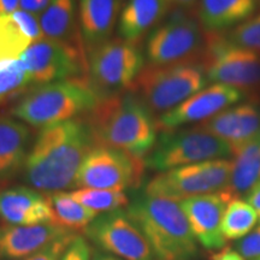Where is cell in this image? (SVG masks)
Segmentation results:
<instances>
[{
	"label": "cell",
	"instance_id": "cell-8",
	"mask_svg": "<svg viewBox=\"0 0 260 260\" xmlns=\"http://www.w3.org/2000/svg\"><path fill=\"white\" fill-rule=\"evenodd\" d=\"M232 160L216 159L162 171L146 184L151 197L181 201L198 195L218 193L229 183Z\"/></svg>",
	"mask_w": 260,
	"mask_h": 260
},
{
	"label": "cell",
	"instance_id": "cell-30",
	"mask_svg": "<svg viewBox=\"0 0 260 260\" xmlns=\"http://www.w3.org/2000/svg\"><path fill=\"white\" fill-rule=\"evenodd\" d=\"M225 37L237 46L260 53V12L237 25Z\"/></svg>",
	"mask_w": 260,
	"mask_h": 260
},
{
	"label": "cell",
	"instance_id": "cell-13",
	"mask_svg": "<svg viewBox=\"0 0 260 260\" xmlns=\"http://www.w3.org/2000/svg\"><path fill=\"white\" fill-rule=\"evenodd\" d=\"M38 84L77 79L86 70L81 45L42 38L19 56Z\"/></svg>",
	"mask_w": 260,
	"mask_h": 260
},
{
	"label": "cell",
	"instance_id": "cell-5",
	"mask_svg": "<svg viewBox=\"0 0 260 260\" xmlns=\"http://www.w3.org/2000/svg\"><path fill=\"white\" fill-rule=\"evenodd\" d=\"M207 83L206 73L200 63L149 67L140 73L132 92L152 112L165 113L200 92Z\"/></svg>",
	"mask_w": 260,
	"mask_h": 260
},
{
	"label": "cell",
	"instance_id": "cell-15",
	"mask_svg": "<svg viewBox=\"0 0 260 260\" xmlns=\"http://www.w3.org/2000/svg\"><path fill=\"white\" fill-rule=\"evenodd\" d=\"M229 198L223 191L198 195L181 200L190 229L197 241L209 251H220L226 240L222 234V220Z\"/></svg>",
	"mask_w": 260,
	"mask_h": 260
},
{
	"label": "cell",
	"instance_id": "cell-34",
	"mask_svg": "<svg viewBox=\"0 0 260 260\" xmlns=\"http://www.w3.org/2000/svg\"><path fill=\"white\" fill-rule=\"evenodd\" d=\"M61 260H90V246L88 241L80 235L75 236L74 241L70 243Z\"/></svg>",
	"mask_w": 260,
	"mask_h": 260
},
{
	"label": "cell",
	"instance_id": "cell-39",
	"mask_svg": "<svg viewBox=\"0 0 260 260\" xmlns=\"http://www.w3.org/2000/svg\"><path fill=\"white\" fill-rule=\"evenodd\" d=\"M169 5L176 6L180 10H187L197 5L198 0H165Z\"/></svg>",
	"mask_w": 260,
	"mask_h": 260
},
{
	"label": "cell",
	"instance_id": "cell-16",
	"mask_svg": "<svg viewBox=\"0 0 260 260\" xmlns=\"http://www.w3.org/2000/svg\"><path fill=\"white\" fill-rule=\"evenodd\" d=\"M236 148L260 138V106L245 103L228 107L199 125Z\"/></svg>",
	"mask_w": 260,
	"mask_h": 260
},
{
	"label": "cell",
	"instance_id": "cell-7",
	"mask_svg": "<svg viewBox=\"0 0 260 260\" xmlns=\"http://www.w3.org/2000/svg\"><path fill=\"white\" fill-rule=\"evenodd\" d=\"M201 58L207 81L214 84L235 87L247 94L260 87V53L237 46L225 35L211 32Z\"/></svg>",
	"mask_w": 260,
	"mask_h": 260
},
{
	"label": "cell",
	"instance_id": "cell-9",
	"mask_svg": "<svg viewBox=\"0 0 260 260\" xmlns=\"http://www.w3.org/2000/svg\"><path fill=\"white\" fill-rule=\"evenodd\" d=\"M90 84L103 98L119 94L133 86L144 68L138 44L112 39L89 50Z\"/></svg>",
	"mask_w": 260,
	"mask_h": 260
},
{
	"label": "cell",
	"instance_id": "cell-21",
	"mask_svg": "<svg viewBox=\"0 0 260 260\" xmlns=\"http://www.w3.org/2000/svg\"><path fill=\"white\" fill-rule=\"evenodd\" d=\"M30 132L23 123L0 117V183L10 181L24 168Z\"/></svg>",
	"mask_w": 260,
	"mask_h": 260
},
{
	"label": "cell",
	"instance_id": "cell-1",
	"mask_svg": "<svg viewBox=\"0 0 260 260\" xmlns=\"http://www.w3.org/2000/svg\"><path fill=\"white\" fill-rule=\"evenodd\" d=\"M93 138L80 118L44 126L25 159L23 178L34 189L57 193L76 187V177Z\"/></svg>",
	"mask_w": 260,
	"mask_h": 260
},
{
	"label": "cell",
	"instance_id": "cell-22",
	"mask_svg": "<svg viewBox=\"0 0 260 260\" xmlns=\"http://www.w3.org/2000/svg\"><path fill=\"white\" fill-rule=\"evenodd\" d=\"M259 0H199L198 18L205 30L219 32L254 15Z\"/></svg>",
	"mask_w": 260,
	"mask_h": 260
},
{
	"label": "cell",
	"instance_id": "cell-24",
	"mask_svg": "<svg viewBox=\"0 0 260 260\" xmlns=\"http://www.w3.org/2000/svg\"><path fill=\"white\" fill-rule=\"evenodd\" d=\"M75 17H76L75 0H50V4L40 17V25L45 38L77 44L76 35H75L76 32Z\"/></svg>",
	"mask_w": 260,
	"mask_h": 260
},
{
	"label": "cell",
	"instance_id": "cell-26",
	"mask_svg": "<svg viewBox=\"0 0 260 260\" xmlns=\"http://www.w3.org/2000/svg\"><path fill=\"white\" fill-rule=\"evenodd\" d=\"M258 222V214L246 200L234 199L228 204L222 220V234L225 240H241Z\"/></svg>",
	"mask_w": 260,
	"mask_h": 260
},
{
	"label": "cell",
	"instance_id": "cell-10",
	"mask_svg": "<svg viewBox=\"0 0 260 260\" xmlns=\"http://www.w3.org/2000/svg\"><path fill=\"white\" fill-rule=\"evenodd\" d=\"M145 168V159L119 149L95 146L81 164L76 187L124 191L141 184Z\"/></svg>",
	"mask_w": 260,
	"mask_h": 260
},
{
	"label": "cell",
	"instance_id": "cell-36",
	"mask_svg": "<svg viewBox=\"0 0 260 260\" xmlns=\"http://www.w3.org/2000/svg\"><path fill=\"white\" fill-rule=\"evenodd\" d=\"M246 201L254 209L260 219V182L252 188V190L246 195Z\"/></svg>",
	"mask_w": 260,
	"mask_h": 260
},
{
	"label": "cell",
	"instance_id": "cell-28",
	"mask_svg": "<svg viewBox=\"0 0 260 260\" xmlns=\"http://www.w3.org/2000/svg\"><path fill=\"white\" fill-rule=\"evenodd\" d=\"M30 82V75L19 58L0 61V102L22 92Z\"/></svg>",
	"mask_w": 260,
	"mask_h": 260
},
{
	"label": "cell",
	"instance_id": "cell-4",
	"mask_svg": "<svg viewBox=\"0 0 260 260\" xmlns=\"http://www.w3.org/2000/svg\"><path fill=\"white\" fill-rule=\"evenodd\" d=\"M103 96L82 79L38 84L12 109V115L32 126H47L90 111Z\"/></svg>",
	"mask_w": 260,
	"mask_h": 260
},
{
	"label": "cell",
	"instance_id": "cell-2",
	"mask_svg": "<svg viewBox=\"0 0 260 260\" xmlns=\"http://www.w3.org/2000/svg\"><path fill=\"white\" fill-rule=\"evenodd\" d=\"M95 146L144 158L157 141V121L134 92L105 96L90 110L88 122Z\"/></svg>",
	"mask_w": 260,
	"mask_h": 260
},
{
	"label": "cell",
	"instance_id": "cell-19",
	"mask_svg": "<svg viewBox=\"0 0 260 260\" xmlns=\"http://www.w3.org/2000/svg\"><path fill=\"white\" fill-rule=\"evenodd\" d=\"M123 0H79V17L82 40L92 50L110 40Z\"/></svg>",
	"mask_w": 260,
	"mask_h": 260
},
{
	"label": "cell",
	"instance_id": "cell-29",
	"mask_svg": "<svg viewBox=\"0 0 260 260\" xmlns=\"http://www.w3.org/2000/svg\"><path fill=\"white\" fill-rule=\"evenodd\" d=\"M30 44L11 16H0V61L19 58Z\"/></svg>",
	"mask_w": 260,
	"mask_h": 260
},
{
	"label": "cell",
	"instance_id": "cell-27",
	"mask_svg": "<svg viewBox=\"0 0 260 260\" xmlns=\"http://www.w3.org/2000/svg\"><path fill=\"white\" fill-rule=\"evenodd\" d=\"M70 195L77 203L94 212L106 213L122 210L129 205V198L123 190L95 189V188H80L70 191Z\"/></svg>",
	"mask_w": 260,
	"mask_h": 260
},
{
	"label": "cell",
	"instance_id": "cell-33",
	"mask_svg": "<svg viewBox=\"0 0 260 260\" xmlns=\"http://www.w3.org/2000/svg\"><path fill=\"white\" fill-rule=\"evenodd\" d=\"M235 251L245 260H260V224L236 242Z\"/></svg>",
	"mask_w": 260,
	"mask_h": 260
},
{
	"label": "cell",
	"instance_id": "cell-35",
	"mask_svg": "<svg viewBox=\"0 0 260 260\" xmlns=\"http://www.w3.org/2000/svg\"><path fill=\"white\" fill-rule=\"evenodd\" d=\"M50 4V0H21L19 6L24 11L30 12L32 15H39L44 12Z\"/></svg>",
	"mask_w": 260,
	"mask_h": 260
},
{
	"label": "cell",
	"instance_id": "cell-11",
	"mask_svg": "<svg viewBox=\"0 0 260 260\" xmlns=\"http://www.w3.org/2000/svg\"><path fill=\"white\" fill-rule=\"evenodd\" d=\"M201 48L199 23L184 10L177 9L151 31L146 42V57L152 67H167L191 61Z\"/></svg>",
	"mask_w": 260,
	"mask_h": 260
},
{
	"label": "cell",
	"instance_id": "cell-23",
	"mask_svg": "<svg viewBox=\"0 0 260 260\" xmlns=\"http://www.w3.org/2000/svg\"><path fill=\"white\" fill-rule=\"evenodd\" d=\"M229 183L222 190L230 200L246 197L260 182V138L233 149Z\"/></svg>",
	"mask_w": 260,
	"mask_h": 260
},
{
	"label": "cell",
	"instance_id": "cell-12",
	"mask_svg": "<svg viewBox=\"0 0 260 260\" xmlns=\"http://www.w3.org/2000/svg\"><path fill=\"white\" fill-rule=\"evenodd\" d=\"M84 234L103 251L123 260H157L147 237L124 210L98 216Z\"/></svg>",
	"mask_w": 260,
	"mask_h": 260
},
{
	"label": "cell",
	"instance_id": "cell-14",
	"mask_svg": "<svg viewBox=\"0 0 260 260\" xmlns=\"http://www.w3.org/2000/svg\"><path fill=\"white\" fill-rule=\"evenodd\" d=\"M247 93L235 87L212 84L201 89L186 102L162 113L157 119L158 130H175L190 123L205 122L228 107L246 99Z\"/></svg>",
	"mask_w": 260,
	"mask_h": 260
},
{
	"label": "cell",
	"instance_id": "cell-25",
	"mask_svg": "<svg viewBox=\"0 0 260 260\" xmlns=\"http://www.w3.org/2000/svg\"><path fill=\"white\" fill-rule=\"evenodd\" d=\"M48 200L53 210L54 223L70 232L86 229L99 216V213L77 203L70 193L65 191L52 193L48 195Z\"/></svg>",
	"mask_w": 260,
	"mask_h": 260
},
{
	"label": "cell",
	"instance_id": "cell-20",
	"mask_svg": "<svg viewBox=\"0 0 260 260\" xmlns=\"http://www.w3.org/2000/svg\"><path fill=\"white\" fill-rule=\"evenodd\" d=\"M170 5L165 0H126L119 16L118 34L123 40L138 44L164 19Z\"/></svg>",
	"mask_w": 260,
	"mask_h": 260
},
{
	"label": "cell",
	"instance_id": "cell-18",
	"mask_svg": "<svg viewBox=\"0 0 260 260\" xmlns=\"http://www.w3.org/2000/svg\"><path fill=\"white\" fill-rule=\"evenodd\" d=\"M74 233L58 224L0 226V259L28 258L48 243Z\"/></svg>",
	"mask_w": 260,
	"mask_h": 260
},
{
	"label": "cell",
	"instance_id": "cell-3",
	"mask_svg": "<svg viewBox=\"0 0 260 260\" xmlns=\"http://www.w3.org/2000/svg\"><path fill=\"white\" fill-rule=\"evenodd\" d=\"M125 211L147 237L157 260H191L197 256L198 241L176 200L144 193Z\"/></svg>",
	"mask_w": 260,
	"mask_h": 260
},
{
	"label": "cell",
	"instance_id": "cell-17",
	"mask_svg": "<svg viewBox=\"0 0 260 260\" xmlns=\"http://www.w3.org/2000/svg\"><path fill=\"white\" fill-rule=\"evenodd\" d=\"M0 219L11 225L56 224L48 197L28 187L0 190Z\"/></svg>",
	"mask_w": 260,
	"mask_h": 260
},
{
	"label": "cell",
	"instance_id": "cell-6",
	"mask_svg": "<svg viewBox=\"0 0 260 260\" xmlns=\"http://www.w3.org/2000/svg\"><path fill=\"white\" fill-rule=\"evenodd\" d=\"M233 155L229 144L200 126L193 129L164 130L145 159L146 167L162 172Z\"/></svg>",
	"mask_w": 260,
	"mask_h": 260
},
{
	"label": "cell",
	"instance_id": "cell-31",
	"mask_svg": "<svg viewBox=\"0 0 260 260\" xmlns=\"http://www.w3.org/2000/svg\"><path fill=\"white\" fill-rule=\"evenodd\" d=\"M76 235L77 234L71 233L69 235L59 237V239L48 243L47 246H45L40 251L25 258V260H61L64 253L69 248L70 243L74 241Z\"/></svg>",
	"mask_w": 260,
	"mask_h": 260
},
{
	"label": "cell",
	"instance_id": "cell-32",
	"mask_svg": "<svg viewBox=\"0 0 260 260\" xmlns=\"http://www.w3.org/2000/svg\"><path fill=\"white\" fill-rule=\"evenodd\" d=\"M11 17L21 29L22 32L31 42L41 40L44 38L40 21H38L37 15H32L30 12L24 11V10H17L11 15Z\"/></svg>",
	"mask_w": 260,
	"mask_h": 260
},
{
	"label": "cell",
	"instance_id": "cell-37",
	"mask_svg": "<svg viewBox=\"0 0 260 260\" xmlns=\"http://www.w3.org/2000/svg\"><path fill=\"white\" fill-rule=\"evenodd\" d=\"M21 0H0V16H11L17 11Z\"/></svg>",
	"mask_w": 260,
	"mask_h": 260
},
{
	"label": "cell",
	"instance_id": "cell-40",
	"mask_svg": "<svg viewBox=\"0 0 260 260\" xmlns=\"http://www.w3.org/2000/svg\"><path fill=\"white\" fill-rule=\"evenodd\" d=\"M93 260H122V259H117L112 255H105V254H96L94 256Z\"/></svg>",
	"mask_w": 260,
	"mask_h": 260
},
{
	"label": "cell",
	"instance_id": "cell-38",
	"mask_svg": "<svg viewBox=\"0 0 260 260\" xmlns=\"http://www.w3.org/2000/svg\"><path fill=\"white\" fill-rule=\"evenodd\" d=\"M212 260H245L235 249H220L212 256Z\"/></svg>",
	"mask_w": 260,
	"mask_h": 260
}]
</instances>
